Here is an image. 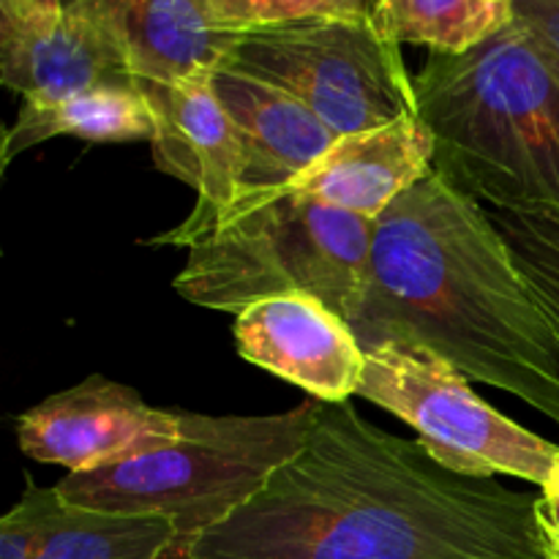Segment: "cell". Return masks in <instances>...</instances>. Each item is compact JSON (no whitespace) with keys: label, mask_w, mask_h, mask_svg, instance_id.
I'll return each instance as SVG.
<instances>
[{"label":"cell","mask_w":559,"mask_h":559,"mask_svg":"<svg viewBox=\"0 0 559 559\" xmlns=\"http://www.w3.org/2000/svg\"><path fill=\"white\" fill-rule=\"evenodd\" d=\"M535 500L317 399L306 445L180 559H546Z\"/></svg>","instance_id":"cell-1"},{"label":"cell","mask_w":559,"mask_h":559,"mask_svg":"<svg viewBox=\"0 0 559 559\" xmlns=\"http://www.w3.org/2000/svg\"><path fill=\"white\" fill-rule=\"evenodd\" d=\"M360 347L399 338L559 426V342L486 207L431 167L374 222Z\"/></svg>","instance_id":"cell-2"},{"label":"cell","mask_w":559,"mask_h":559,"mask_svg":"<svg viewBox=\"0 0 559 559\" xmlns=\"http://www.w3.org/2000/svg\"><path fill=\"white\" fill-rule=\"evenodd\" d=\"M435 167L480 205L559 222V66L519 25L413 74Z\"/></svg>","instance_id":"cell-3"},{"label":"cell","mask_w":559,"mask_h":559,"mask_svg":"<svg viewBox=\"0 0 559 559\" xmlns=\"http://www.w3.org/2000/svg\"><path fill=\"white\" fill-rule=\"evenodd\" d=\"M374 222L278 189L243 197L189 246L175 276L180 298L240 314L251 304L306 293L353 325L369 282Z\"/></svg>","instance_id":"cell-4"},{"label":"cell","mask_w":559,"mask_h":559,"mask_svg":"<svg viewBox=\"0 0 559 559\" xmlns=\"http://www.w3.org/2000/svg\"><path fill=\"white\" fill-rule=\"evenodd\" d=\"M314 413L317 399L273 415L180 413L175 442L112 467L66 475L55 489L91 511L167 519L178 533L169 559H180L306 445Z\"/></svg>","instance_id":"cell-5"},{"label":"cell","mask_w":559,"mask_h":559,"mask_svg":"<svg viewBox=\"0 0 559 559\" xmlns=\"http://www.w3.org/2000/svg\"><path fill=\"white\" fill-rule=\"evenodd\" d=\"M224 63L293 93L336 136L418 112L402 49L369 11L240 33Z\"/></svg>","instance_id":"cell-6"},{"label":"cell","mask_w":559,"mask_h":559,"mask_svg":"<svg viewBox=\"0 0 559 559\" xmlns=\"http://www.w3.org/2000/svg\"><path fill=\"white\" fill-rule=\"evenodd\" d=\"M364 353L358 396L413 426L437 462L480 478L508 475L540 489L549 484L559 445L484 402L445 358L399 338L369 344Z\"/></svg>","instance_id":"cell-7"},{"label":"cell","mask_w":559,"mask_h":559,"mask_svg":"<svg viewBox=\"0 0 559 559\" xmlns=\"http://www.w3.org/2000/svg\"><path fill=\"white\" fill-rule=\"evenodd\" d=\"M0 76L22 102H58L93 87H136L123 0H71L60 14L0 11Z\"/></svg>","instance_id":"cell-8"},{"label":"cell","mask_w":559,"mask_h":559,"mask_svg":"<svg viewBox=\"0 0 559 559\" xmlns=\"http://www.w3.org/2000/svg\"><path fill=\"white\" fill-rule=\"evenodd\" d=\"M140 93L156 118L153 162L162 173L183 180L197 194L191 216L156 235L151 246H194L238 202L243 189V147L227 109L218 102L211 74L173 85L140 82Z\"/></svg>","instance_id":"cell-9"},{"label":"cell","mask_w":559,"mask_h":559,"mask_svg":"<svg viewBox=\"0 0 559 559\" xmlns=\"http://www.w3.org/2000/svg\"><path fill=\"white\" fill-rule=\"evenodd\" d=\"M178 437L180 413L151 407L134 388L104 377H87L16 418L20 451L69 475L145 456Z\"/></svg>","instance_id":"cell-10"},{"label":"cell","mask_w":559,"mask_h":559,"mask_svg":"<svg viewBox=\"0 0 559 559\" xmlns=\"http://www.w3.org/2000/svg\"><path fill=\"white\" fill-rule=\"evenodd\" d=\"M240 358L293 382L320 402H349L364 380L366 353L347 320L306 293L278 295L235 314Z\"/></svg>","instance_id":"cell-11"},{"label":"cell","mask_w":559,"mask_h":559,"mask_svg":"<svg viewBox=\"0 0 559 559\" xmlns=\"http://www.w3.org/2000/svg\"><path fill=\"white\" fill-rule=\"evenodd\" d=\"M435 167V136L418 112L338 136L287 191L377 222Z\"/></svg>","instance_id":"cell-12"},{"label":"cell","mask_w":559,"mask_h":559,"mask_svg":"<svg viewBox=\"0 0 559 559\" xmlns=\"http://www.w3.org/2000/svg\"><path fill=\"white\" fill-rule=\"evenodd\" d=\"M243 147V197L287 189L338 140L304 102L273 82L222 63L211 74Z\"/></svg>","instance_id":"cell-13"},{"label":"cell","mask_w":559,"mask_h":559,"mask_svg":"<svg viewBox=\"0 0 559 559\" xmlns=\"http://www.w3.org/2000/svg\"><path fill=\"white\" fill-rule=\"evenodd\" d=\"M123 33L136 85L213 74L240 36L216 25L207 0H123Z\"/></svg>","instance_id":"cell-14"},{"label":"cell","mask_w":559,"mask_h":559,"mask_svg":"<svg viewBox=\"0 0 559 559\" xmlns=\"http://www.w3.org/2000/svg\"><path fill=\"white\" fill-rule=\"evenodd\" d=\"M52 136L85 142H153L156 118L140 87H93L58 102H22L0 145V167Z\"/></svg>","instance_id":"cell-15"},{"label":"cell","mask_w":559,"mask_h":559,"mask_svg":"<svg viewBox=\"0 0 559 559\" xmlns=\"http://www.w3.org/2000/svg\"><path fill=\"white\" fill-rule=\"evenodd\" d=\"M175 546L178 533L167 519L71 506L52 486L36 559H169Z\"/></svg>","instance_id":"cell-16"},{"label":"cell","mask_w":559,"mask_h":559,"mask_svg":"<svg viewBox=\"0 0 559 559\" xmlns=\"http://www.w3.org/2000/svg\"><path fill=\"white\" fill-rule=\"evenodd\" d=\"M377 31L393 44H424L437 55H462L513 20L511 3L491 0H374Z\"/></svg>","instance_id":"cell-17"},{"label":"cell","mask_w":559,"mask_h":559,"mask_svg":"<svg viewBox=\"0 0 559 559\" xmlns=\"http://www.w3.org/2000/svg\"><path fill=\"white\" fill-rule=\"evenodd\" d=\"M486 213L559 342V222L497 207H486Z\"/></svg>","instance_id":"cell-18"},{"label":"cell","mask_w":559,"mask_h":559,"mask_svg":"<svg viewBox=\"0 0 559 559\" xmlns=\"http://www.w3.org/2000/svg\"><path fill=\"white\" fill-rule=\"evenodd\" d=\"M207 3L216 25L233 33L325 20V16H355L371 9L369 0H207Z\"/></svg>","instance_id":"cell-19"},{"label":"cell","mask_w":559,"mask_h":559,"mask_svg":"<svg viewBox=\"0 0 559 559\" xmlns=\"http://www.w3.org/2000/svg\"><path fill=\"white\" fill-rule=\"evenodd\" d=\"M49 489L27 478L25 495L0 522V559H36Z\"/></svg>","instance_id":"cell-20"},{"label":"cell","mask_w":559,"mask_h":559,"mask_svg":"<svg viewBox=\"0 0 559 559\" xmlns=\"http://www.w3.org/2000/svg\"><path fill=\"white\" fill-rule=\"evenodd\" d=\"M513 20L559 66V0H513Z\"/></svg>","instance_id":"cell-21"},{"label":"cell","mask_w":559,"mask_h":559,"mask_svg":"<svg viewBox=\"0 0 559 559\" xmlns=\"http://www.w3.org/2000/svg\"><path fill=\"white\" fill-rule=\"evenodd\" d=\"M535 519H538L546 559H559V456L549 484L540 489L535 500Z\"/></svg>","instance_id":"cell-22"},{"label":"cell","mask_w":559,"mask_h":559,"mask_svg":"<svg viewBox=\"0 0 559 559\" xmlns=\"http://www.w3.org/2000/svg\"><path fill=\"white\" fill-rule=\"evenodd\" d=\"M0 11H11V14H60L63 0H0Z\"/></svg>","instance_id":"cell-23"},{"label":"cell","mask_w":559,"mask_h":559,"mask_svg":"<svg viewBox=\"0 0 559 559\" xmlns=\"http://www.w3.org/2000/svg\"><path fill=\"white\" fill-rule=\"evenodd\" d=\"M491 3H513V0H491Z\"/></svg>","instance_id":"cell-24"},{"label":"cell","mask_w":559,"mask_h":559,"mask_svg":"<svg viewBox=\"0 0 559 559\" xmlns=\"http://www.w3.org/2000/svg\"><path fill=\"white\" fill-rule=\"evenodd\" d=\"M66 3H71V0H63V5H66Z\"/></svg>","instance_id":"cell-25"}]
</instances>
